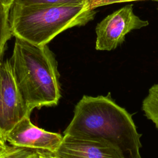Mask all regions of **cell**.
Returning a JSON list of instances; mask_svg holds the SVG:
<instances>
[{"label":"cell","mask_w":158,"mask_h":158,"mask_svg":"<svg viewBox=\"0 0 158 158\" xmlns=\"http://www.w3.org/2000/svg\"><path fill=\"white\" fill-rule=\"evenodd\" d=\"M96 14L87 2L78 5L12 6V36L36 45H45L61 32L86 25Z\"/></svg>","instance_id":"3"},{"label":"cell","mask_w":158,"mask_h":158,"mask_svg":"<svg viewBox=\"0 0 158 158\" xmlns=\"http://www.w3.org/2000/svg\"><path fill=\"white\" fill-rule=\"evenodd\" d=\"M36 152L39 158H58L52 153L48 151H39L38 150H36Z\"/></svg>","instance_id":"14"},{"label":"cell","mask_w":158,"mask_h":158,"mask_svg":"<svg viewBox=\"0 0 158 158\" xmlns=\"http://www.w3.org/2000/svg\"><path fill=\"white\" fill-rule=\"evenodd\" d=\"M9 62L29 113L35 108L57 104L60 98L57 62L47 44L36 45L15 38Z\"/></svg>","instance_id":"2"},{"label":"cell","mask_w":158,"mask_h":158,"mask_svg":"<svg viewBox=\"0 0 158 158\" xmlns=\"http://www.w3.org/2000/svg\"><path fill=\"white\" fill-rule=\"evenodd\" d=\"M1 61H0V64H1Z\"/></svg>","instance_id":"18"},{"label":"cell","mask_w":158,"mask_h":158,"mask_svg":"<svg viewBox=\"0 0 158 158\" xmlns=\"http://www.w3.org/2000/svg\"><path fill=\"white\" fill-rule=\"evenodd\" d=\"M154 1H156V2H158V0H152ZM157 9H158V7H157Z\"/></svg>","instance_id":"17"},{"label":"cell","mask_w":158,"mask_h":158,"mask_svg":"<svg viewBox=\"0 0 158 158\" xmlns=\"http://www.w3.org/2000/svg\"><path fill=\"white\" fill-rule=\"evenodd\" d=\"M35 153L34 149L12 146L0 154V158H30Z\"/></svg>","instance_id":"11"},{"label":"cell","mask_w":158,"mask_h":158,"mask_svg":"<svg viewBox=\"0 0 158 158\" xmlns=\"http://www.w3.org/2000/svg\"><path fill=\"white\" fill-rule=\"evenodd\" d=\"M64 135L102 140L112 144L124 158H141V135L131 116L107 96H83L75 106Z\"/></svg>","instance_id":"1"},{"label":"cell","mask_w":158,"mask_h":158,"mask_svg":"<svg viewBox=\"0 0 158 158\" xmlns=\"http://www.w3.org/2000/svg\"><path fill=\"white\" fill-rule=\"evenodd\" d=\"M14 2V0H0V9L10 10Z\"/></svg>","instance_id":"13"},{"label":"cell","mask_w":158,"mask_h":158,"mask_svg":"<svg viewBox=\"0 0 158 158\" xmlns=\"http://www.w3.org/2000/svg\"><path fill=\"white\" fill-rule=\"evenodd\" d=\"M148 25V20L140 19L134 13L132 5H126L97 24L95 48L98 51L114 50L124 42L128 33Z\"/></svg>","instance_id":"4"},{"label":"cell","mask_w":158,"mask_h":158,"mask_svg":"<svg viewBox=\"0 0 158 158\" xmlns=\"http://www.w3.org/2000/svg\"><path fill=\"white\" fill-rule=\"evenodd\" d=\"M9 10L0 9V61L3 56L5 46L7 41L12 37Z\"/></svg>","instance_id":"9"},{"label":"cell","mask_w":158,"mask_h":158,"mask_svg":"<svg viewBox=\"0 0 158 158\" xmlns=\"http://www.w3.org/2000/svg\"><path fill=\"white\" fill-rule=\"evenodd\" d=\"M142 109L146 117L158 128V84L153 85L149 89L148 96L143 100Z\"/></svg>","instance_id":"8"},{"label":"cell","mask_w":158,"mask_h":158,"mask_svg":"<svg viewBox=\"0 0 158 158\" xmlns=\"http://www.w3.org/2000/svg\"><path fill=\"white\" fill-rule=\"evenodd\" d=\"M58 158H124L118 149L108 142L64 135L52 153Z\"/></svg>","instance_id":"7"},{"label":"cell","mask_w":158,"mask_h":158,"mask_svg":"<svg viewBox=\"0 0 158 158\" xmlns=\"http://www.w3.org/2000/svg\"><path fill=\"white\" fill-rule=\"evenodd\" d=\"M30 115L19 93L9 60L0 64V132L7 133L23 117Z\"/></svg>","instance_id":"5"},{"label":"cell","mask_w":158,"mask_h":158,"mask_svg":"<svg viewBox=\"0 0 158 158\" xmlns=\"http://www.w3.org/2000/svg\"><path fill=\"white\" fill-rule=\"evenodd\" d=\"M88 0H14V4L20 6L31 5H78Z\"/></svg>","instance_id":"10"},{"label":"cell","mask_w":158,"mask_h":158,"mask_svg":"<svg viewBox=\"0 0 158 158\" xmlns=\"http://www.w3.org/2000/svg\"><path fill=\"white\" fill-rule=\"evenodd\" d=\"M30 158H39V157H38V154H37V152H36V153H35L33 156H31Z\"/></svg>","instance_id":"16"},{"label":"cell","mask_w":158,"mask_h":158,"mask_svg":"<svg viewBox=\"0 0 158 158\" xmlns=\"http://www.w3.org/2000/svg\"><path fill=\"white\" fill-rule=\"evenodd\" d=\"M63 139L56 133L49 132L33 125L30 115L23 117L5 136L12 146L54 152Z\"/></svg>","instance_id":"6"},{"label":"cell","mask_w":158,"mask_h":158,"mask_svg":"<svg viewBox=\"0 0 158 158\" xmlns=\"http://www.w3.org/2000/svg\"><path fill=\"white\" fill-rule=\"evenodd\" d=\"M8 148L4 136L0 132V154L4 152Z\"/></svg>","instance_id":"15"},{"label":"cell","mask_w":158,"mask_h":158,"mask_svg":"<svg viewBox=\"0 0 158 158\" xmlns=\"http://www.w3.org/2000/svg\"><path fill=\"white\" fill-rule=\"evenodd\" d=\"M135 1H143V0H88V4L91 9H96V8L104 6L110 5L115 3L131 2Z\"/></svg>","instance_id":"12"}]
</instances>
